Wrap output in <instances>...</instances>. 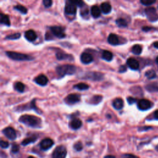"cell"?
<instances>
[{
  "label": "cell",
  "mask_w": 158,
  "mask_h": 158,
  "mask_svg": "<svg viewBox=\"0 0 158 158\" xmlns=\"http://www.w3.org/2000/svg\"><path fill=\"white\" fill-rule=\"evenodd\" d=\"M19 120L28 127L33 128L40 127L41 124V120L40 118L31 115H23L20 117Z\"/></svg>",
  "instance_id": "1"
},
{
  "label": "cell",
  "mask_w": 158,
  "mask_h": 158,
  "mask_svg": "<svg viewBox=\"0 0 158 158\" xmlns=\"http://www.w3.org/2000/svg\"><path fill=\"white\" fill-rule=\"evenodd\" d=\"M76 72V67L70 64H64L58 66L56 67L57 74L60 78L64 77L66 75H72Z\"/></svg>",
  "instance_id": "2"
},
{
  "label": "cell",
  "mask_w": 158,
  "mask_h": 158,
  "mask_svg": "<svg viewBox=\"0 0 158 158\" xmlns=\"http://www.w3.org/2000/svg\"><path fill=\"white\" fill-rule=\"evenodd\" d=\"M6 54L9 58L15 61H30L34 59L33 57L27 55L14 51H7L6 52Z\"/></svg>",
  "instance_id": "3"
},
{
  "label": "cell",
  "mask_w": 158,
  "mask_h": 158,
  "mask_svg": "<svg viewBox=\"0 0 158 158\" xmlns=\"http://www.w3.org/2000/svg\"><path fill=\"white\" fill-rule=\"evenodd\" d=\"M67 156V149L64 146H57L52 152V158H66Z\"/></svg>",
  "instance_id": "4"
},
{
  "label": "cell",
  "mask_w": 158,
  "mask_h": 158,
  "mask_svg": "<svg viewBox=\"0 0 158 158\" xmlns=\"http://www.w3.org/2000/svg\"><path fill=\"white\" fill-rule=\"evenodd\" d=\"M104 77L103 73L97 72H88L85 73L83 78L86 80H90L94 81L101 80Z\"/></svg>",
  "instance_id": "5"
},
{
  "label": "cell",
  "mask_w": 158,
  "mask_h": 158,
  "mask_svg": "<svg viewBox=\"0 0 158 158\" xmlns=\"http://www.w3.org/2000/svg\"><path fill=\"white\" fill-rule=\"evenodd\" d=\"M145 13L146 17L151 22H155L158 20V14L156 9L153 7L147 8L145 9Z\"/></svg>",
  "instance_id": "6"
},
{
  "label": "cell",
  "mask_w": 158,
  "mask_h": 158,
  "mask_svg": "<svg viewBox=\"0 0 158 158\" xmlns=\"http://www.w3.org/2000/svg\"><path fill=\"white\" fill-rule=\"evenodd\" d=\"M50 30L52 35L57 38H62L66 36L64 29L60 26H52L50 27Z\"/></svg>",
  "instance_id": "7"
},
{
  "label": "cell",
  "mask_w": 158,
  "mask_h": 158,
  "mask_svg": "<svg viewBox=\"0 0 158 158\" xmlns=\"http://www.w3.org/2000/svg\"><path fill=\"white\" fill-rule=\"evenodd\" d=\"M3 133L8 139L10 140H14L17 138L16 131L11 127H8L4 129L3 130Z\"/></svg>",
  "instance_id": "8"
},
{
  "label": "cell",
  "mask_w": 158,
  "mask_h": 158,
  "mask_svg": "<svg viewBox=\"0 0 158 158\" xmlns=\"http://www.w3.org/2000/svg\"><path fill=\"white\" fill-rule=\"evenodd\" d=\"M64 10L65 13L67 15H75L77 12V6L71 1H67Z\"/></svg>",
  "instance_id": "9"
},
{
  "label": "cell",
  "mask_w": 158,
  "mask_h": 158,
  "mask_svg": "<svg viewBox=\"0 0 158 158\" xmlns=\"http://www.w3.org/2000/svg\"><path fill=\"white\" fill-rule=\"evenodd\" d=\"M54 145V141L52 139L46 138L42 140L40 143V148L43 151H47L50 149Z\"/></svg>",
  "instance_id": "10"
},
{
  "label": "cell",
  "mask_w": 158,
  "mask_h": 158,
  "mask_svg": "<svg viewBox=\"0 0 158 158\" xmlns=\"http://www.w3.org/2000/svg\"><path fill=\"white\" fill-rule=\"evenodd\" d=\"M138 108L139 109L141 110H148L150 108L152 107V103L146 99H141L138 102Z\"/></svg>",
  "instance_id": "11"
},
{
  "label": "cell",
  "mask_w": 158,
  "mask_h": 158,
  "mask_svg": "<svg viewBox=\"0 0 158 158\" xmlns=\"http://www.w3.org/2000/svg\"><path fill=\"white\" fill-rule=\"evenodd\" d=\"M80 95H78V94H76V93L70 94L65 98V101L67 104H76L80 101Z\"/></svg>",
  "instance_id": "12"
},
{
  "label": "cell",
  "mask_w": 158,
  "mask_h": 158,
  "mask_svg": "<svg viewBox=\"0 0 158 158\" xmlns=\"http://www.w3.org/2000/svg\"><path fill=\"white\" fill-rule=\"evenodd\" d=\"M81 62L84 64H89L93 61V56L88 52H83L80 56Z\"/></svg>",
  "instance_id": "13"
},
{
  "label": "cell",
  "mask_w": 158,
  "mask_h": 158,
  "mask_svg": "<svg viewBox=\"0 0 158 158\" xmlns=\"http://www.w3.org/2000/svg\"><path fill=\"white\" fill-rule=\"evenodd\" d=\"M127 66L132 70H137L140 67L138 61L134 57H130L127 61Z\"/></svg>",
  "instance_id": "14"
},
{
  "label": "cell",
  "mask_w": 158,
  "mask_h": 158,
  "mask_svg": "<svg viewBox=\"0 0 158 158\" xmlns=\"http://www.w3.org/2000/svg\"><path fill=\"white\" fill-rule=\"evenodd\" d=\"M34 81L40 86H45L48 82V79L45 75H39L35 78Z\"/></svg>",
  "instance_id": "15"
},
{
  "label": "cell",
  "mask_w": 158,
  "mask_h": 158,
  "mask_svg": "<svg viewBox=\"0 0 158 158\" xmlns=\"http://www.w3.org/2000/svg\"><path fill=\"white\" fill-rule=\"evenodd\" d=\"M56 58L58 60H70L72 61L73 59V57L69 54H66L65 52L61 51L57 52L56 53Z\"/></svg>",
  "instance_id": "16"
},
{
  "label": "cell",
  "mask_w": 158,
  "mask_h": 158,
  "mask_svg": "<svg viewBox=\"0 0 158 158\" xmlns=\"http://www.w3.org/2000/svg\"><path fill=\"white\" fill-rule=\"evenodd\" d=\"M25 38L27 39L29 41H35L36 38H37V35L36 33L32 30H29L26 31L24 35Z\"/></svg>",
  "instance_id": "17"
},
{
  "label": "cell",
  "mask_w": 158,
  "mask_h": 158,
  "mask_svg": "<svg viewBox=\"0 0 158 158\" xmlns=\"http://www.w3.org/2000/svg\"><path fill=\"white\" fill-rule=\"evenodd\" d=\"M70 127L73 130H77L80 129L82 125V122L80 119L74 118L70 122Z\"/></svg>",
  "instance_id": "18"
},
{
  "label": "cell",
  "mask_w": 158,
  "mask_h": 158,
  "mask_svg": "<svg viewBox=\"0 0 158 158\" xmlns=\"http://www.w3.org/2000/svg\"><path fill=\"white\" fill-rule=\"evenodd\" d=\"M108 41L110 45L115 46L119 43V39L115 34H110L108 37Z\"/></svg>",
  "instance_id": "19"
},
{
  "label": "cell",
  "mask_w": 158,
  "mask_h": 158,
  "mask_svg": "<svg viewBox=\"0 0 158 158\" xmlns=\"http://www.w3.org/2000/svg\"><path fill=\"white\" fill-rule=\"evenodd\" d=\"M29 105L27 104V105H23V106H19V109H17L18 110H19V111H22V110H27V109H34L36 111H37V108L36 107V105H35V99H34L32 101H31L30 104H29V106H28Z\"/></svg>",
  "instance_id": "20"
},
{
  "label": "cell",
  "mask_w": 158,
  "mask_h": 158,
  "mask_svg": "<svg viewBox=\"0 0 158 158\" xmlns=\"http://www.w3.org/2000/svg\"><path fill=\"white\" fill-rule=\"evenodd\" d=\"M113 106L116 110L122 109L124 107V101L120 98H115L113 102Z\"/></svg>",
  "instance_id": "21"
},
{
  "label": "cell",
  "mask_w": 158,
  "mask_h": 158,
  "mask_svg": "<svg viewBox=\"0 0 158 158\" xmlns=\"http://www.w3.org/2000/svg\"><path fill=\"white\" fill-rule=\"evenodd\" d=\"M111 9H112L111 5L108 2L103 3L101 4V10L105 14H108L110 13V11H111Z\"/></svg>",
  "instance_id": "22"
},
{
  "label": "cell",
  "mask_w": 158,
  "mask_h": 158,
  "mask_svg": "<svg viewBox=\"0 0 158 158\" xmlns=\"http://www.w3.org/2000/svg\"><path fill=\"white\" fill-rule=\"evenodd\" d=\"M37 138H38L37 136H36V135L30 136V137H28L27 138L24 139L22 141V143H21V145H23V146H27L29 144L34 143V142H35L36 141V140H37Z\"/></svg>",
  "instance_id": "23"
},
{
  "label": "cell",
  "mask_w": 158,
  "mask_h": 158,
  "mask_svg": "<svg viewBox=\"0 0 158 158\" xmlns=\"http://www.w3.org/2000/svg\"><path fill=\"white\" fill-rule=\"evenodd\" d=\"M101 10H100L99 7L98 6H96V5L93 6L91 8L92 15L95 19L100 17V15H101Z\"/></svg>",
  "instance_id": "24"
},
{
  "label": "cell",
  "mask_w": 158,
  "mask_h": 158,
  "mask_svg": "<svg viewBox=\"0 0 158 158\" xmlns=\"http://www.w3.org/2000/svg\"><path fill=\"white\" fill-rule=\"evenodd\" d=\"M102 58L107 61H110L113 58V55L110 51L104 50L103 51L101 55Z\"/></svg>",
  "instance_id": "25"
},
{
  "label": "cell",
  "mask_w": 158,
  "mask_h": 158,
  "mask_svg": "<svg viewBox=\"0 0 158 158\" xmlns=\"http://www.w3.org/2000/svg\"><path fill=\"white\" fill-rule=\"evenodd\" d=\"M146 88L148 91L150 92H158V82H153L146 85Z\"/></svg>",
  "instance_id": "26"
},
{
  "label": "cell",
  "mask_w": 158,
  "mask_h": 158,
  "mask_svg": "<svg viewBox=\"0 0 158 158\" xmlns=\"http://www.w3.org/2000/svg\"><path fill=\"white\" fill-rule=\"evenodd\" d=\"M14 88H15V90L17 91L18 92L22 93V92H24L25 85H24V84L23 83L18 82H16L15 83Z\"/></svg>",
  "instance_id": "27"
},
{
  "label": "cell",
  "mask_w": 158,
  "mask_h": 158,
  "mask_svg": "<svg viewBox=\"0 0 158 158\" xmlns=\"http://www.w3.org/2000/svg\"><path fill=\"white\" fill-rule=\"evenodd\" d=\"M131 52H132L134 55H139L142 52V47L138 44L135 45L132 48H131Z\"/></svg>",
  "instance_id": "28"
},
{
  "label": "cell",
  "mask_w": 158,
  "mask_h": 158,
  "mask_svg": "<svg viewBox=\"0 0 158 158\" xmlns=\"http://www.w3.org/2000/svg\"><path fill=\"white\" fill-rule=\"evenodd\" d=\"M89 86L86 83H77V85L73 86V88L78 89V90L83 91V90H87L89 88Z\"/></svg>",
  "instance_id": "29"
},
{
  "label": "cell",
  "mask_w": 158,
  "mask_h": 158,
  "mask_svg": "<svg viewBox=\"0 0 158 158\" xmlns=\"http://www.w3.org/2000/svg\"><path fill=\"white\" fill-rule=\"evenodd\" d=\"M1 24H4L7 26L10 25V22L9 17L7 15L1 14Z\"/></svg>",
  "instance_id": "30"
},
{
  "label": "cell",
  "mask_w": 158,
  "mask_h": 158,
  "mask_svg": "<svg viewBox=\"0 0 158 158\" xmlns=\"http://www.w3.org/2000/svg\"><path fill=\"white\" fill-rule=\"evenodd\" d=\"M116 24L119 26V27H126L127 26V22L124 19L119 18L115 20Z\"/></svg>",
  "instance_id": "31"
},
{
  "label": "cell",
  "mask_w": 158,
  "mask_h": 158,
  "mask_svg": "<svg viewBox=\"0 0 158 158\" xmlns=\"http://www.w3.org/2000/svg\"><path fill=\"white\" fill-rule=\"evenodd\" d=\"M14 9L18 10V11H19L20 13H22L23 14H26L27 13V9L21 4H18L17 6H14Z\"/></svg>",
  "instance_id": "32"
},
{
  "label": "cell",
  "mask_w": 158,
  "mask_h": 158,
  "mask_svg": "<svg viewBox=\"0 0 158 158\" xmlns=\"http://www.w3.org/2000/svg\"><path fill=\"white\" fill-rule=\"evenodd\" d=\"M102 96L99 95H96L93 96L90 99V103L93 104H97L102 101Z\"/></svg>",
  "instance_id": "33"
},
{
  "label": "cell",
  "mask_w": 158,
  "mask_h": 158,
  "mask_svg": "<svg viewBox=\"0 0 158 158\" xmlns=\"http://www.w3.org/2000/svg\"><path fill=\"white\" fill-rule=\"evenodd\" d=\"M145 76L149 79H152L156 77V73L153 70H149L145 72Z\"/></svg>",
  "instance_id": "34"
},
{
  "label": "cell",
  "mask_w": 158,
  "mask_h": 158,
  "mask_svg": "<svg viewBox=\"0 0 158 158\" xmlns=\"http://www.w3.org/2000/svg\"><path fill=\"white\" fill-rule=\"evenodd\" d=\"M20 37V33H15L14 34L9 35L6 37V39L7 40H17L19 39Z\"/></svg>",
  "instance_id": "35"
},
{
  "label": "cell",
  "mask_w": 158,
  "mask_h": 158,
  "mask_svg": "<svg viewBox=\"0 0 158 158\" xmlns=\"http://www.w3.org/2000/svg\"><path fill=\"white\" fill-rule=\"evenodd\" d=\"M73 148L77 151H80L83 150V145L82 143V142L80 141H77V143H76L73 145Z\"/></svg>",
  "instance_id": "36"
},
{
  "label": "cell",
  "mask_w": 158,
  "mask_h": 158,
  "mask_svg": "<svg viewBox=\"0 0 158 158\" xmlns=\"http://www.w3.org/2000/svg\"><path fill=\"white\" fill-rule=\"evenodd\" d=\"M20 150V147L17 144L15 143H13L12 145V147H11V152H13V153H17Z\"/></svg>",
  "instance_id": "37"
},
{
  "label": "cell",
  "mask_w": 158,
  "mask_h": 158,
  "mask_svg": "<svg viewBox=\"0 0 158 158\" xmlns=\"http://www.w3.org/2000/svg\"><path fill=\"white\" fill-rule=\"evenodd\" d=\"M73 4H74L76 6H78V7H80V8H83L84 7V4H85V3H84L83 1H71Z\"/></svg>",
  "instance_id": "38"
},
{
  "label": "cell",
  "mask_w": 158,
  "mask_h": 158,
  "mask_svg": "<svg viewBox=\"0 0 158 158\" xmlns=\"http://www.w3.org/2000/svg\"><path fill=\"white\" fill-rule=\"evenodd\" d=\"M141 4H143V5H145V6H150V5L154 4L156 3L155 1H148V0H142V1H140Z\"/></svg>",
  "instance_id": "39"
},
{
  "label": "cell",
  "mask_w": 158,
  "mask_h": 158,
  "mask_svg": "<svg viewBox=\"0 0 158 158\" xmlns=\"http://www.w3.org/2000/svg\"><path fill=\"white\" fill-rule=\"evenodd\" d=\"M0 145H1V147L3 149H5V148H8L9 146V144L8 141H4V140H1V142H0Z\"/></svg>",
  "instance_id": "40"
},
{
  "label": "cell",
  "mask_w": 158,
  "mask_h": 158,
  "mask_svg": "<svg viewBox=\"0 0 158 158\" xmlns=\"http://www.w3.org/2000/svg\"><path fill=\"white\" fill-rule=\"evenodd\" d=\"M43 3L44 6L45 8H50L51 6L52 1H51V0H43Z\"/></svg>",
  "instance_id": "41"
},
{
  "label": "cell",
  "mask_w": 158,
  "mask_h": 158,
  "mask_svg": "<svg viewBox=\"0 0 158 158\" xmlns=\"http://www.w3.org/2000/svg\"><path fill=\"white\" fill-rule=\"evenodd\" d=\"M121 158H139L138 156H136L134 155L131 154H124L121 156Z\"/></svg>",
  "instance_id": "42"
},
{
  "label": "cell",
  "mask_w": 158,
  "mask_h": 158,
  "mask_svg": "<svg viewBox=\"0 0 158 158\" xmlns=\"http://www.w3.org/2000/svg\"><path fill=\"white\" fill-rule=\"evenodd\" d=\"M80 13H81V15L83 17H86L88 16V10L87 9L82 10Z\"/></svg>",
  "instance_id": "43"
},
{
  "label": "cell",
  "mask_w": 158,
  "mask_h": 158,
  "mask_svg": "<svg viewBox=\"0 0 158 158\" xmlns=\"http://www.w3.org/2000/svg\"><path fill=\"white\" fill-rule=\"evenodd\" d=\"M136 101V99L133 97H128L127 98V102L130 104H132L135 103Z\"/></svg>",
  "instance_id": "44"
},
{
  "label": "cell",
  "mask_w": 158,
  "mask_h": 158,
  "mask_svg": "<svg viewBox=\"0 0 158 158\" xmlns=\"http://www.w3.org/2000/svg\"><path fill=\"white\" fill-rule=\"evenodd\" d=\"M126 71H127V67H126L125 66H120L119 67V72L120 73H123V72H125Z\"/></svg>",
  "instance_id": "45"
},
{
  "label": "cell",
  "mask_w": 158,
  "mask_h": 158,
  "mask_svg": "<svg viewBox=\"0 0 158 158\" xmlns=\"http://www.w3.org/2000/svg\"><path fill=\"white\" fill-rule=\"evenodd\" d=\"M152 29L151 27H144L142 28V30H143V31H148L150 30H151Z\"/></svg>",
  "instance_id": "46"
},
{
  "label": "cell",
  "mask_w": 158,
  "mask_h": 158,
  "mask_svg": "<svg viewBox=\"0 0 158 158\" xmlns=\"http://www.w3.org/2000/svg\"><path fill=\"white\" fill-rule=\"evenodd\" d=\"M154 115H155V117L156 119H158V110H156V111L155 112Z\"/></svg>",
  "instance_id": "47"
},
{
  "label": "cell",
  "mask_w": 158,
  "mask_h": 158,
  "mask_svg": "<svg viewBox=\"0 0 158 158\" xmlns=\"http://www.w3.org/2000/svg\"><path fill=\"white\" fill-rule=\"evenodd\" d=\"M104 158H115V157L113 155H107L105 156Z\"/></svg>",
  "instance_id": "48"
},
{
  "label": "cell",
  "mask_w": 158,
  "mask_h": 158,
  "mask_svg": "<svg viewBox=\"0 0 158 158\" xmlns=\"http://www.w3.org/2000/svg\"><path fill=\"white\" fill-rule=\"evenodd\" d=\"M153 45H154V46L156 48L158 49V41H156V42H155V43H154Z\"/></svg>",
  "instance_id": "49"
},
{
  "label": "cell",
  "mask_w": 158,
  "mask_h": 158,
  "mask_svg": "<svg viewBox=\"0 0 158 158\" xmlns=\"http://www.w3.org/2000/svg\"><path fill=\"white\" fill-rule=\"evenodd\" d=\"M156 62H157V63L158 64V56L157 57V58H156Z\"/></svg>",
  "instance_id": "50"
},
{
  "label": "cell",
  "mask_w": 158,
  "mask_h": 158,
  "mask_svg": "<svg viewBox=\"0 0 158 158\" xmlns=\"http://www.w3.org/2000/svg\"><path fill=\"white\" fill-rule=\"evenodd\" d=\"M28 158H35V157H34L33 156H29V157H28Z\"/></svg>",
  "instance_id": "51"
}]
</instances>
